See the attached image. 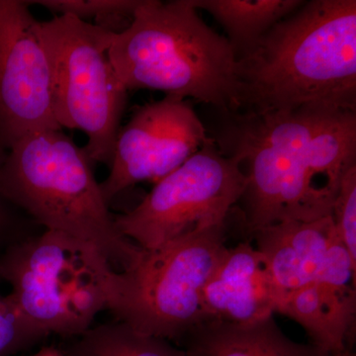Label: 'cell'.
I'll return each instance as SVG.
<instances>
[{
    "instance_id": "obj_1",
    "label": "cell",
    "mask_w": 356,
    "mask_h": 356,
    "mask_svg": "<svg viewBox=\"0 0 356 356\" xmlns=\"http://www.w3.org/2000/svg\"><path fill=\"white\" fill-rule=\"evenodd\" d=\"M215 140L247 177L240 202L250 233L312 221L332 215L341 177L356 165V112H241Z\"/></svg>"
},
{
    "instance_id": "obj_2",
    "label": "cell",
    "mask_w": 356,
    "mask_h": 356,
    "mask_svg": "<svg viewBox=\"0 0 356 356\" xmlns=\"http://www.w3.org/2000/svg\"><path fill=\"white\" fill-rule=\"evenodd\" d=\"M241 112H356V1L312 0L238 60Z\"/></svg>"
},
{
    "instance_id": "obj_3",
    "label": "cell",
    "mask_w": 356,
    "mask_h": 356,
    "mask_svg": "<svg viewBox=\"0 0 356 356\" xmlns=\"http://www.w3.org/2000/svg\"><path fill=\"white\" fill-rule=\"evenodd\" d=\"M108 55L127 91L192 98L229 116L240 110L235 51L191 0H140L128 27L112 35Z\"/></svg>"
},
{
    "instance_id": "obj_4",
    "label": "cell",
    "mask_w": 356,
    "mask_h": 356,
    "mask_svg": "<svg viewBox=\"0 0 356 356\" xmlns=\"http://www.w3.org/2000/svg\"><path fill=\"white\" fill-rule=\"evenodd\" d=\"M92 161L63 129L30 134L0 165V195L46 227L95 243L122 270L140 248L122 235L93 172Z\"/></svg>"
},
{
    "instance_id": "obj_5",
    "label": "cell",
    "mask_w": 356,
    "mask_h": 356,
    "mask_svg": "<svg viewBox=\"0 0 356 356\" xmlns=\"http://www.w3.org/2000/svg\"><path fill=\"white\" fill-rule=\"evenodd\" d=\"M0 280L42 337H76L103 311L116 310L122 274L95 243L62 232L15 242L0 254Z\"/></svg>"
},
{
    "instance_id": "obj_6",
    "label": "cell",
    "mask_w": 356,
    "mask_h": 356,
    "mask_svg": "<svg viewBox=\"0 0 356 356\" xmlns=\"http://www.w3.org/2000/svg\"><path fill=\"white\" fill-rule=\"evenodd\" d=\"M226 222L194 232L139 255L121 271L117 320L136 331L181 341L200 324L202 294L226 250Z\"/></svg>"
},
{
    "instance_id": "obj_7",
    "label": "cell",
    "mask_w": 356,
    "mask_h": 356,
    "mask_svg": "<svg viewBox=\"0 0 356 356\" xmlns=\"http://www.w3.org/2000/svg\"><path fill=\"white\" fill-rule=\"evenodd\" d=\"M40 27L53 63L58 125L86 134L89 159L109 168L128 93L109 58L114 32L69 14Z\"/></svg>"
},
{
    "instance_id": "obj_8",
    "label": "cell",
    "mask_w": 356,
    "mask_h": 356,
    "mask_svg": "<svg viewBox=\"0 0 356 356\" xmlns=\"http://www.w3.org/2000/svg\"><path fill=\"white\" fill-rule=\"evenodd\" d=\"M245 185L238 159L222 153L210 138L115 222L130 242L142 250H156L194 232L225 224Z\"/></svg>"
},
{
    "instance_id": "obj_9",
    "label": "cell",
    "mask_w": 356,
    "mask_h": 356,
    "mask_svg": "<svg viewBox=\"0 0 356 356\" xmlns=\"http://www.w3.org/2000/svg\"><path fill=\"white\" fill-rule=\"evenodd\" d=\"M63 129L55 112L54 70L40 21L27 1L0 0V142Z\"/></svg>"
},
{
    "instance_id": "obj_10",
    "label": "cell",
    "mask_w": 356,
    "mask_h": 356,
    "mask_svg": "<svg viewBox=\"0 0 356 356\" xmlns=\"http://www.w3.org/2000/svg\"><path fill=\"white\" fill-rule=\"evenodd\" d=\"M209 139L189 100L165 95L140 106L119 130L108 177L100 184L105 200L140 182L156 184Z\"/></svg>"
},
{
    "instance_id": "obj_11",
    "label": "cell",
    "mask_w": 356,
    "mask_h": 356,
    "mask_svg": "<svg viewBox=\"0 0 356 356\" xmlns=\"http://www.w3.org/2000/svg\"><path fill=\"white\" fill-rule=\"evenodd\" d=\"M275 291L282 297L318 282L337 243L332 215L312 221H284L252 232Z\"/></svg>"
},
{
    "instance_id": "obj_12",
    "label": "cell",
    "mask_w": 356,
    "mask_h": 356,
    "mask_svg": "<svg viewBox=\"0 0 356 356\" xmlns=\"http://www.w3.org/2000/svg\"><path fill=\"white\" fill-rule=\"evenodd\" d=\"M275 313V291L261 252L245 242L227 248L206 283L203 321L248 324Z\"/></svg>"
},
{
    "instance_id": "obj_13",
    "label": "cell",
    "mask_w": 356,
    "mask_h": 356,
    "mask_svg": "<svg viewBox=\"0 0 356 356\" xmlns=\"http://www.w3.org/2000/svg\"><path fill=\"white\" fill-rule=\"evenodd\" d=\"M275 313L298 323L330 356H355V288L313 283L278 300Z\"/></svg>"
},
{
    "instance_id": "obj_14",
    "label": "cell",
    "mask_w": 356,
    "mask_h": 356,
    "mask_svg": "<svg viewBox=\"0 0 356 356\" xmlns=\"http://www.w3.org/2000/svg\"><path fill=\"white\" fill-rule=\"evenodd\" d=\"M181 343L187 356H330L314 344L291 341L273 315L248 324L203 321Z\"/></svg>"
},
{
    "instance_id": "obj_15",
    "label": "cell",
    "mask_w": 356,
    "mask_h": 356,
    "mask_svg": "<svg viewBox=\"0 0 356 356\" xmlns=\"http://www.w3.org/2000/svg\"><path fill=\"white\" fill-rule=\"evenodd\" d=\"M224 27L236 58L250 53L274 25L299 8L301 0H191Z\"/></svg>"
},
{
    "instance_id": "obj_16",
    "label": "cell",
    "mask_w": 356,
    "mask_h": 356,
    "mask_svg": "<svg viewBox=\"0 0 356 356\" xmlns=\"http://www.w3.org/2000/svg\"><path fill=\"white\" fill-rule=\"evenodd\" d=\"M65 356H187L170 341L136 331L125 322L90 327L76 337Z\"/></svg>"
},
{
    "instance_id": "obj_17",
    "label": "cell",
    "mask_w": 356,
    "mask_h": 356,
    "mask_svg": "<svg viewBox=\"0 0 356 356\" xmlns=\"http://www.w3.org/2000/svg\"><path fill=\"white\" fill-rule=\"evenodd\" d=\"M48 9L57 15L76 16L79 19H95V25L109 31H123L132 21L140 0H36L28 1Z\"/></svg>"
},
{
    "instance_id": "obj_18",
    "label": "cell",
    "mask_w": 356,
    "mask_h": 356,
    "mask_svg": "<svg viewBox=\"0 0 356 356\" xmlns=\"http://www.w3.org/2000/svg\"><path fill=\"white\" fill-rule=\"evenodd\" d=\"M332 217L339 240L356 264V165L341 177L332 204Z\"/></svg>"
},
{
    "instance_id": "obj_19",
    "label": "cell",
    "mask_w": 356,
    "mask_h": 356,
    "mask_svg": "<svg viewBox=\"0 0 356 356\" xmlns=\"http://www.w3.org/2000/svg\"><path fill=\"white\" fill-rule=\"evenodd\" d=\"M37 334L21 315L9 295H0V356H11L38 343Z\"/></svg>"
},
{
    "instance_id": "obj_20",
    "label": "cell",
    "mask_w": 356,
    "mask_h": 356,
    "mask_svg": "<svg viewBox=\"0 0 356 356\" xmlns=\"http://www.w3.org/2000/svg\"><path fill=\"white\" fill-rule=\"evenodd\" d=\"M1 163H0V165H1ZM4 202H7V201L0 195V252H3L10 245V243L8 242L9 217Z\"/></svg>"
},
{
    "instance_id": "obj_21",
    "label": "cell",
    "mask_w": 356,
    "mask_h": 356,
    "mask_svg": "<svg viewBox=\"0 0 356 356\" xmlns=\"http://www.w3.org/2000/svg\"><path fill=\"white\" fill-rule=\"evenodd\" d=\"M30 356H65L63 351L58 350V348L47 346V348H41L36 353Z\"/></svg>"
}]
</instances>
